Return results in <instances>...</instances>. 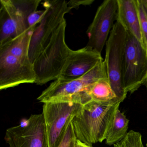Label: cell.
<instances>
[{
  "mask_svg": "<svg viewBox=\"0 0 147 147\" xmlns=\"http://www.w3.org/2000/svg\"><path fill=\"white\" fill-rule=\"evenodd\" d=\"M123 101L116 98L107 102L92 101L83 105L72 121L77 139L90 146L105 140L115 113Z\"/></svg>",
  "mask_w": 147,
  "mask_h": 147,
  "instance_id": "1",
  "label": "cell"
},
{
  "mask_svg": "<svg viewBox=\"0 0 147 147\" xmlns=\"http://www.w3.org/2000/svg\"><path fill=\"white\" fill-rule=\"evenodd\" d=\"M107 78L104 61L97 64L86 74L78 79L54 81L37 98L39 102L64 101L84 105L92 101L88 94L89 88L100 79Z\"/></svg>",
  "mask_w": 147,
  "mask_h": 147,
  "instance_id": "2",
  "label": "cell"
},
{
  "mask_svg": "<svg viewBox=\"0 0 147 147\" xmlns=\"http://www.w3.org/2000/svg\"><path fill=\"white\" fill-rule=\"evenodd\" d=\"M66 26L65 20L33 63L37 85H44L60 77L72 50L65 41Z\"/></svg>",
  "mask_w": 147,
  "mask_h": 147,
  "instance_id": "3",
  "label": "cell"
},
{
  "mask_svg": "<svg viewBox=\"0 0 147 147\" xmlns=\"http://www.w3.org/2000/svg\"><path fill=\"white\" fill-rule=\"evenodd\" d=\"M41 0L0 1V45L29 28L27 18L37 11Z\"/></svg>",
  "mask_w": 147,
  "mask_h": 147,
  "instance_id": "4",
  "label": "cell"
},
{
  "mask_svg": "<svg viewBox=\"0 0 147 147\" xmlns=\"http://www.w3.org/2000/svg\"><path fill=\"white\" fill-rule=\"evenodd\" d=\"M45 13L34 30L29 50V58L33 63L50 42L60 25L65 20L64 16L72 9L65 0L45 1L43 4Z\"/></svg>",
  "mask_w": 147,
  "mask_h": 147,
  "instance_id": "5",
  "label": "cell"
},
{
  "mask_svg": "<svg viewBox=\"0 0 147 147\" xmlns=\"http://www.w3.org/2000/svg\"><path fill=\"white\" fill-rule=\"evenodd\" d=\"M147 78V52L142 45L126 31L122 73L125 92L133 93L144 85Z\"/></svg>",
  "mask_w": 147,
  "mask_h": 147,
  "instance_id": "6",
  "label": "cell"
},
{
  "mask_svg": "<svg viewBox=\"0 0 147 147\" xmlns=\"http://www.w3.org/2000/svg\"><path fill=\"white\" fill-rule=\"evenodd\" d=\"M125 38V30L116 21L106 44L104 60L108 80L118 98L123 101L127 94L124 90L122 81Z\"/></svg>",
  "mask_w": 147,
  "mask_h": 147,
  "instance_id": "7",
  "label": "cell"
},
{
  "mask_svg": "<svg viewBox=\"0 0 147 147\" xmlns=\"http://www.w3.org/2000/svg\"><path fill=\"white\" fill-rule=\"evenodd\" d=\"M83 105L64 101L44 103L42 114L44 118L49 147L58 145L69 125L80 113Z\"/></svg>",
  "mask_w": 147,
  "mask_h": 147,
  "instance_id": "8",
  "label": "cell"
},
{
  "mask_svg": "<svg viewBox=\"0 0 147 147\" xmlns=\"http://www.w3.org/2000/svg\"><path fill=\"white\" fill-rule=\"evenodd\" d=\"M5 139L9 147H49L42 113L32 114L19 125L7 129Z\"/></svg>",
  "mask_w": 147,
  "mask_h": 147,
  "instance_id": "9",
  "label": "cell"
},
{
  "mask_svg": "<svg viewBox=\"0 0 147 147\" xmlns=\"http://www.w3.org/2000/svg\"><path fill=\"white\" fill-rule=\"evenodd\" d=\"M117 0H105L98 7L92 22L86 33L88 38L87 46L101 54L110 32L117 21Z\"/></svg>",
  "mask_w": 147,
  "mask_h": 147,
  "instance_id": "10",
  "label": "cell"
},
{
  "mask_svg": "<svg viewBox=\"0 0 147 147\" xmlns=\"http://www.w3.org/2000/svg\"><path fill=\"white\" fill-rule=\"evenodd\" d=\"M36 76L30 58L0 54V89L24 83H35Z\"/></svg>",
  "mask_w": 147,
  "mask_h": 147,
  "instance_id": "11",
  "label": "cell"
},
{
  "mask_svg": "<svg viewBox=\"0 0 147 147\" xmlns=\"http://www.w3.org/2000/svg\"><path fill=\"white\" fill-rule=\"evenodd\" d=\"M103 61L101 54L88 46L76 51L72 50L59 78L78 79Z\"/></svg>",
  "mask_w": 147,
  "mask_h": 147,
  "instance_id": "12",
  "label": "cell"
},
{
  "mask_svg": "<svg viewBox=\"0 0 147 147\" xmlns=\"http://www.w3.org/2000/svg\"><path fill=\"white\" fill-rule=\"evenodd\" d=\"M117 2L116 21L119 23L126 32L132 34L143 45L136 0H117Z\"/></svg>",
  "mask_w": 147,
  "mask_h": 147,
  "instance_id": "13",
  "label": "cell"
},
{
  "mask_svg": "<svg viewBox=\"0 0 147 147\" xmlns=\"http://www.w3.org/2000/svg\"><path fill=\"white\" fill-rule=\"evenodd\" d=\"M36 27L28 28L21 35L0 45V54H10L20 58H29L31 40Z\"/></svg>",
  "mask_w": 147,
  "mask_h": 147,
  "instance_id": "14",
  "label": "cell"
},
{
  "mask_svg": "<svg viewBox=\"0 0 147 147\" xmlns=\"http://www.w3.org/2000/svg\"><path fill=\"white\" fill-rule=\"evenodd\" d=\"M129 120L123 113L118 109L115 113L106 138V144L114 145L124 138L127 134Z\"/></svg>",
  "mask_w": 147,
  "mask_h": 147,
  "instance_id": "15",
  "label": "cell"
},
{
  "mask_svg": "<svg viewBox=\"0 0 147 147\" xmlns=\"http://www.w3.org/2000/svg\"><path fill=\"white\" fill-rule=\"evenodd\" d=\"M88 94L92 101L107 102L118 98L108 78L100 79L91 85Z\"/></svg>",
  "mask_w": 147,
  "mask_h": 147,
  "instance_id": "16",
  "label": "cell"
},
{
  "mask_svg": "<svg viewBox=\"0 0 147 147\" xmlns=\"http://www.w3.org/2000/svg\"><path fill=\"white\" fill-rule=\"evenodd\" d=\"M136 2L142 37L143 45L147 53V0H136Z\"/></svg>",
  "mask_w": 147,
  "mask_h": 147,
  "instance_id": "17",
  "label": "cell"
},
{
  "mask_svg": "<svg viewBox=\"0 0 147 147\" xmlns=\"http://www.w3.org/2000/svg\"><path fill=\"white\" fill-rule=\"evenodd\" d=\"M114 147H144L141 133L130 130L123 139L113 145Z\"/></svg>",
  "mask_w": 147,
  "mask_h": 147,
  "instance_id": "18",
  "label": "cell"
},
{
  "mask_svg": "<svg viewBox=\"0 0 147 147\" xmlns=\"http://www.w3.org/2000/svg\"><path fill=\"white\" fill-rule=\"evenodd\" d=\"M77 140L72 121L67 128L61 142L56 147H76Z\"/></svg>",
  "mask_w": 147,
  "mask_h": 147,
  "instance_id": "19",
  "label": "cell"
},
{
  "mask_svg": "<svg viewBox=\"0 0 147 147\" xmlns=\"http://www.w3.org/2000/svg\"><path fill=\"white\" fill-rule=\"evenodd\" d=\"M45 11V9L39 11L37 10L31 13L27 18V24L29 28L36 27L41 22Z\"/></svg>",
  "mask_w": 147,
  "mask_h": 147,
  "instance_id": "20",
  "label": "cell"
},
{
  "mask_svg": "<svg viewBox=\"0 0 147 147\" xmlns=\"http://www.w3.org/2000/svg\"><path fill=\"white\" fill-rule=\"evenodd\" d=\"M94 1V0H71L68 1V5L70 9H78L80 6L89 5Z\"/></svg>",
  "mask_w": 147,
  "mask_h": 147,
  "instance_id": "21",
  "label": "cell"
},
{
  "mask_svg": "<svg viewBox=\"0 0 147 147\" xmlns=\"http://www.w3.org/2000/svg\"><path fill=\"white\" fill-rule=\"evenodd\" d=\"M76 147H92V146L88 145V144H86L80 141V140H77V143H76Z\"/></svg>",
  "mask_w": 147,
  "mask_h": 147,
  "instance_id": "22",
  "label": "cell"
},
{
  "mask_svg": "<svg viewBox=\"0 0 147 147\" xmlns=\"http://www.w3.org/2000/svg\"><path fill=\"white\" fill-rule=\"evenodd\" d=\"M144 86H145V87L146 88V89H147V79H146V81H145V82H144Z\"/></svg>",
  "mask_w": 147,
  "mask_h": 147,
  "instance_id": "23",
  "label": "cell"
},
{
  "mask_svg": "<svg viewBox=\"0 0 147 147\" xmlns=\"http://www.w3.org/2000/svg\"><path fill=\"white\" fill-rule=\"evenodd\" d=\"M146 146H147V144H146Z\"/></svg>",
  "mask_w": 147,
  "mask_h": 147,
  "instance_id": "24",
  "label": "cell"
}]
</instances>
